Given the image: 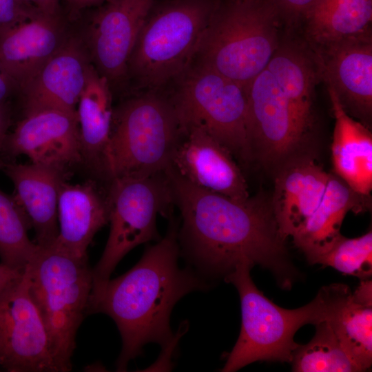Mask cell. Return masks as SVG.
I'll return each instance as SVG.
<instances>
[{"mask_svg":"<svg viewBox=\"0 0 372 372\" xmlns=\"http://www.w3.org/2000/svg\"><path fill=\"white\" fill-rule=\"evenodd\" d=\"M168 220L165 236L146 247L132 268L90 296L87 314L109 316L121 334L117 371H126L148 343H157L164 351L174 347L170 316L174 305L186 294L212 285L190 266L180 267V220L174 214Z\"/></svg>","mask_w":372,"mask_h":372,"instance_id":"2","label":"cell"},{"mask_svg":"<svg viewBox=\"0 0 372 372\" xmlns=\"http://www.w3.org/2000/svg\"><path fill=\"white\" fill-rule=\"evenodd\" d=\"M154 1L107 0L94 17L87 49L110 84L127 74L130 56Z\"/></svg>","mask_w":372,"mask_h":372,"instance_id":"14","label":"cell"},{"mask_svg":"<svg viewBox=\"0 0 372 372\" xmlns=\"http://www.w3.org/2000/svg\"><path fill=\"white\" fill-rule=\"evenodd\" d=\"M30 221L13 196L0 189V260L5 266L24 271L39 250L28 237Z\"/></svg>","mask_w":372,"mask_h":372,"instance_id":"28","label":"cell"},{"mask_svg":"<svg viewBox=\"0 0 372 372\" xmlns=\"http://www.w3.org/2000/svg\"><path fill=\"white\" fill-rule=\"evenodd\" d=\"M279 19L272 0H232L218 6L198 52L200 64L246 88L278 46Z\"/></svg>","mask_w":372,"mask_h":372,"instance_id":"6","label":"cell"},{"mask_svg":"<svg viewBox=\"0 0 372 372\" xmlns=\"http://www.w3.org/2000/svg\"><path fill=\"white\" fill-rule=\"evenodd\" d=\"M340 342L362 371L372 363V302L351 293L328 321Z\"/></svg>","mask_w":372,"mask_h":372,"instance_id":"27","label":"cell"},{"mask_svg":"<svg viewBox=\"0 0 372 372\" xmlns=\"http://www.w3.org/2000/svg\"><path fill=\"white\" fill-rule=\"evenodd\" d=\"M14 187L13 196L28 217L39 247L52 245L59 235L58 200L67 174L49 166L3 163L1 168Z\"/></svg>","mask_w":372,"mask_h":372,"instance_id":"18","label":"cell"},{"mask_svg":"<svg viewBox=\"0 0 372 372\" xmlns=\"http://www.w3.org/2000/svg\"><path fill=\"white\" fill-rule=\"evenodd\" d=\"M38 12L23 0H0V33Z\"/></svg>","mask_w":372,"mask_h":372,"instance_id":"30","label":"cell"},{"mask_svg":"<svg viewBox=\"0 0 372 372\" xmlns=\"http://www.w3.org/2000/svg\"><path fill=\"white\" fill-rule=\"evenodd\" d=\"M324 78L340 103L360 118L372 112V41L369 32L325 45Z\"/></svg>","mask_w":372,"mask_h":372,"instance_id":"17","label":"cell"},{"mask_svg":"<svg viewBox=\"0 0 372 372\" xmlns=\"http://www.w3.org/2000/svg\"><path fill=\"white\" fill-rule=\"evenodd\" d=\"M369 197L353 191L335 174H329L320 204L292 238L311 264H316L341 235L340 229L349 211L360 213L369 208Z\"/></svg>","mask_w":372,"mask_h":372,"instance_id":"21","label":"cell"},{"mask_svg":"<svg viewBox=\"0 0 372 372\" xmlns=\"http://www.w3.org/2000/svg\"><path fill=\"white\" fill-rule=\"evenodd\" d=\"M110 85L91 63L76 108L83 164L105 181V155L114 112Z\"/></svg>","mask_w":372,"mask_h":372,"instance_id":"22","label":"cell"},{"mask_svg":"<svg viewBox=\"0 0 372 372\" xmlns=\"http://www.w3.org/2000/svg\"><path fill=\"white\" fill-rule=\"evenodd\" d=\"M10 121V115L7 105L0 106V169L4 163L2 159L3 149Z\"/></svg>","mask_w":372,"mask_h":372,"instance_id":"33","label":"cell"},{"mask_svg":"<svg viewBox=\"0 0 372 372\" xmlns=\"http://www.w3.org/2000/svg\"><path fill=\"white\" fill-rule=\"evenodd\" d=\"M335 126L331 144L334 172L353 191L369 196L372 189V136L361 123L353 119L328 86Z\"/></svg>","mask_w":372,"mask_h":372,"instance_id":"23","label":"cell"},{"mask_svg":"<svg viewBox=\"0 0 372 372\" xmlns=\"http://www.w3.org/2000/svg\"><path fill=\"white\" fill-rule=\"evenodd\" d=\"M59 235L54 242L80 257H87V249L95 234L109 223L107 191L88 180L71 184L64 180L58 200Z\"/></svg>","mask_w":372,"mask_h":372,"instance_id":"20","label":"cell"},{"mask_svg":"<svg viewBox=\"0 0 372 372\" xmlns=\"http://www.w3.org/2000/svg\"><path fill=\"white\" fill-rule=\"evenodd\" d=\"M218 8L214 0H178L148 17L130 56L127 74L141 87L153 89L185 72Z\"/></svg>","mask_w":372,"mask_h":372,"instance_id":"7","label":"cell"},{"mask_svg":"<svg viewBox=\"0 0 372 372\" xmlns=\"http://www.w3.org/2000/svg\"><path fill=\"white\" fill-rule=\"evenodd\" d=\"M3 153L12 157L26 156L30 163L68 175L70 168L83 164L77 116L52 109L25 114L7 134Z\"/></svg>","mask_w":372,"mask_h":372,"instance_id":"12","label":"cell"},{"mask_svg":"<svg viewBox=\"0 0 372 372\" xmlns=\"http://www.w3.org/2000/svg\"><path fill=\"white\" fill-rule=\"evenodd\" d=\"M252 267L249 263H241L223 278L238 291L241 328L223 372L236 371L256 361L291 363L293 352L300 345L294 341L297 331L307 324L330 321L351 293L347 285L331 284L322 287L307 304L285 309L257 288L250 276Z\"/></svg>","mask_w":372,"mask_h":372,"instance_id":"3","label":"cell"},{"mask_svg":"<svg viewBox=\"0 0 372 372\" xmlns=\"http://www.w3.org/2000/svg\"><path fill=\"white\" fill-rule=\"evenodd\" d=\"M303 18L311 38L326 45L369 32L372 0H316Z\"/></svg>","mask_w":372,"mask_h":372,"instance_id":"24","label":"cell"},{"mask_svg":"<svg viewBox=\"0 0 372 372\" xmlns=\"http://www.w3.org/2000/svg\"><path fill=\"white\" fill-rule=\"evenodd\" d=\"M171 101L180 127H199L240 162L253 161L245 87L200 63Z\"/></svg>","mask_w":372,"mask_h":372,"instance_id":"9","label":"cell"},{"mask_svg":"<svg viewBox=\"0 0 372 372\" xmlns=\"http://www.w3.org/2000/svg\"><path fill=\"white\" fill-rule=\"evenodd\" d=\"M24 271L12 269L0 262V300L20 279Z\"/></svg>","mask_w":372,"mask_h":372,"instance_id":"32","label":"cell"},{"mask_svg":"<svg viewBox=\"0 0 372 372\" xmlns=\"http://www.w3.org/2000/svg\"><path fill=\"white\" fill-rule=\"evenodd\" d=\"M316 264L330 266L338 271L366 280L372 273V232L348 238L342 234Z\"/></svg>","mask_w":372,"mask_h":372,"instance_id":"29","label":"cell"},{"mask_svg":"<svg viewBox=\"0 0 372 372\" xmlns=\"http://www.w3.org/2000/svg\"><path fill=\"white\" fill-rule=\"evenodd\" d=\"M70 8L72 10H79L81 9L96 6L107 0H64Z\"/></svg>","mask_w":372,"mask_h":372,"instance_id":"36","label":"cell"},{"mask_svg":"<svg viewBox=\"0 0 372 372\" xmlns=\"http://www.w3.org/2000/svg\"><path fill=\"white\" fill-rule=\"evenodd\" d=\"M66 38L59 14L39 12L0 33V70L20 90Z\"/></svg>","mask_w":372,"mask_h":372,"instance_id":"16","label":"cell"},{"mask_svg":"<svg viewBox=\"0 0 372 372\" xmlns=\"http://www.w3.org/2000/svg\"><path fill=\"white\" fill-rule=\"evenodd\" d=\"M25 269L30 293L46 327L59 371H70L76 333L87 314L92 290L87 257L54 243L39 247Z\"/></svg>","mask_w":372,"mask_h":372,"instance_id":"4","label":"cell"},{"mask_svg":"<svg viewBox=\"0 0 372 372\" xmlns=\"http://www.w3.org/2000/svg\"><path fill=\"white\" fill-rule=\"evenodd\" d=\"M180 131L171 99L150 92L123 103L113 112L106 181L164 172L170 165Z\"/></svg>","mask_w":372,"mask_h":372,"instance_id":"5","label":"cell"},{"mask_svg":"<svg viewBox=\"0 0 372 372\" xmlns=\"http://www.w3.org/2000/svg\"><path fill=\"white\" fill-rule=\"evenodd\" d=\"M233 1H254V0H233Z\"/></svg>","mask_w":372,"mask_h":372,"instance_id":"37","label":"cell"},{"mask_svg":"<svg viewBox=\"0 0 372 372\" xmlns=\"http://www.w3.org/2000/svg\"><path fill=\"white\" fill-rule=\"evenodd\" d=\"M246 92L253 160L284 161L298 149L307 132L267 69L251 81Z\"/></svg>","mask_w":372,"mask_h":372,"instance_id":"11","label":"cell"},{"mask_svg":"<svg viewBox=\"0 0 372 372\" xmlns=\"http://www.w3.org/2000/svg\"><path fill=\"white\" fill-rule=\"evenodd\" d=\"M316 0H272L280 18L291 20L303 18Z\"/></svg>","mask_w":372,"mask_h":372,"instance_id":"31","label":"cell"},{"mask_svg":"<svg viewBox=\"0 0 372 372\" xmlns=\"http://www.w3.org/2000/svg\"><path fill=\"white\" fill-rule=\"evenodd\" d=\"M17 90L12 81L0 70V106L6 105L12 92Z\"/></svg>","mask_w":372,"mask_h":372,"instance_id":"35","label":"cell"},{"mask_svg":"<svg viewBox=\"0 0 372 372\" xmlns=\"http://www.w3.org/2000/svg\"><path fill=\"white\" fill-rule=\"evenodd\" d=\"M266 69L307 132L312 121L315 76L309 59L297 48L278 46Z\"/></svg>","mask_w":372,"mask_h":372,"instance_id":"25","label":"cell"},{"mask_svg":"<svg viewBox=\"0 0 372 372\" xmlns=\"http://www.w3.org/2000/svg\"><path fill=\"white\" fill-rule=\"evenodd\" d=\"M110 234L102 255L92 268L93 294L110 279L118 263L132 249L158 241V215L167 219L174 207L165 173L146 177H121L107 183Z\"/></svg>","mask_w":372,"mask_h":372,"instance_id":"8","label":"cell"},{"mask_svg":"<svg viewBox=\"0 0 372 372\" xmlns=\"http://www.w3.org/2000/svg\"><path fill=\"white\" fill-rule=\"evenodd\" d=\"M170 166L199 188L236 200L249 197L246 180L234 156L199 127H180Z\"/></svg>","mask_w":372,"mask_h":372,"instance_id":"13","label":"cell"},{"mask_svg":"<svg viewBox=\"0 0 372 372\" xmlns=\"http://www.w3.org/2000/svg\"><path fill=\"white\" fill-rule=\"evenodd\" d=\"M180 211V256L208 282L224 278L240 264L271 271L289 289L298 276L272 210L260 196L236 200L199 188L171 166L165 169Z\"/></svg>","mask_w":372,"mask_h":372,"instance_id":"1","label":"cell"},{"mask_svg":"<svg viewBox=\"0 0 372 372\" xmlns=\"http://www.w3.org/2000/svg\"><path fill=\"white\" fill-rule=\"evenodd\" d=\"M329 174L310 158L285 165L275 180L271 203L281 237L291 238L320 204Z\"/></svg>","mask_w":372,"mask_h":372,"instance_id":"19","label":"cell"},{"mask_svg":"<svg viewBox=\"0 0 372 372\" xmlns=\"http://www.w3.org/2000/svg\"><path fill=\"white\" fill-rule=\"evenodd\" d=\"M0 366L8 372H59L26 269L0 300Z\"/></svg>","mask_w":372,"mask_h":372,"instance_id":"10","label":"cell"},{"mask_svg":"<svg viewBox=\"0 0 372 372\" xmlns=\"http://www.w3.org/2000/svg\"><path fill=\"white\" fill-rule=\"evenodd\" d=\"M315 326L313 338L307 344L299 345L293 352L291 362L293 371H362L328 321Z\"/></svg>","mask_w":372,"mask_h":372,"instance_id":"26","label":"cell"},{"mask_svg":"<svg viewBox=\"0 0 372 372\" xmlns=\"http://www.w3.org/2000/svg\"><path fill=\"white\" fill-rule=\"evenodd\" d=\"M26 3L41 12L45 14H59V0H23Z\"/></svg>","mask_w":372,"mask_h":372,"instance_id":"34","label":"cell"},{"mask_svg":"<svg viewBox=\"0 0 372 372\" xmlns=\"http://www.w3.org/2000/svg\"><path fill=\"white\" fill-rule=\"evenodd\" d=\"M91 59L83 44L66 38L60 48L20 90L25 114L57 110L75 116Z\"/></svg>","mask_w":372,"mask_h":372,"instance_id":"15","label":"cell"}]
</instances>
